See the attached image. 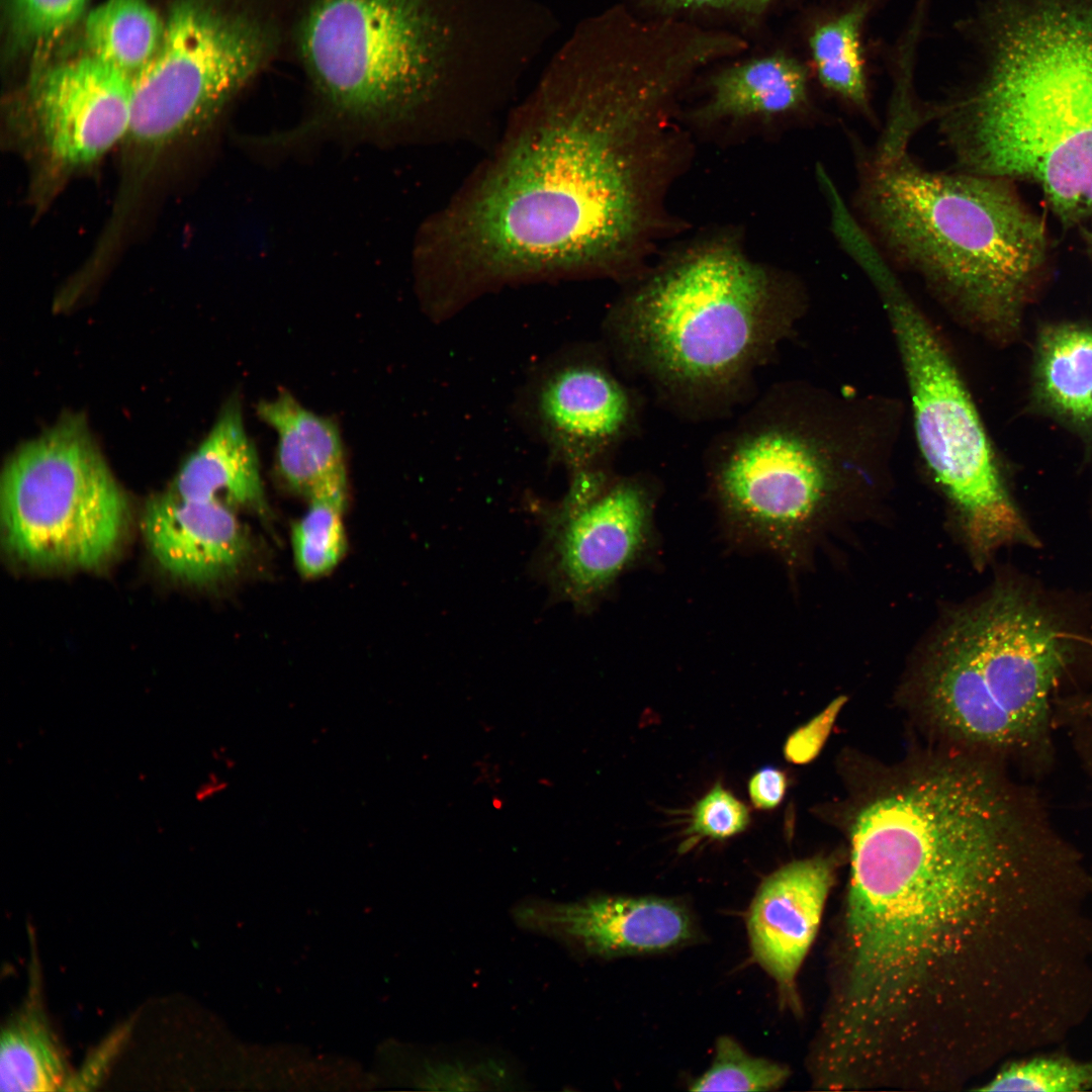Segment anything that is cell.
Wrapping results in <instances>:
<instances>
[{
  "label": "cell",
  "instance_id": "obj_1",
  "mask_svg": "<svg viewBox=\"0 0 1092 1092\" xmlns=\"http://www.w3.org/2000/svg\"><path fill=\"white\" fill-rule=\"evenodd\" d=\"M849 877L831 937L840 983L912 1014L974 1009L1072 930L1090 873L994 758L946 747L875 767L852 792Z\"/></svg>",
  "mask_w": 1092,
  "mask_h": 1092
},
{
  "label": "cell",
  "instance_id": "obj_2",
  "mask_svg": "<svg viewBox=\"0 0 1092 1092\" xmlns=\"http://www.w3.org/2000/svg\"><path fill=\"white\" fill-rule=\"evenodd\" d=\"M694 65L665 37L630 30L548 74L423 226L427 303L449 315L506 286L641 274L668 118Z\"/></svg>",
  "mask_w": 1092,
  "mask_h": 1092
},
{
  "label": "cell",
  "instance_id": "obj_3",
  "mask_svg": "<svg viewBox=\"0 0 1092 1092\" xmlns=\"http://www.w3.org/2000/svg\"><path fill=\"white\" fill-rule=\"evenodd\" d=\"M981 73L931 109L960 170L1037 186L1066 224L1092 218V0H983Z\"/></svg>",
  "mask_w": 1092,
  "mask_h": 1092
},
{
  "label": "cell",
  "instance_id": "obj_4",
  "mask_svg": "<svg viewBox=\"0 0 1092 1092\" xmlns=\"http://www.w3.org/2000/svg\"><path fill=\"white\" fill-rule=\"evenodd\" d=\"M627 282L605 316L603 345L622 376L695 423L730 418L752 401L758 373L803 307L794 281L724 240Z\"/></svg>",
  "mask_w": 1092,
  "mask_h": 1092
},
{
  "label": "cell",
  "instance_id": "obj_5",
  "mask_svg": "<svg viewBox=\"0 0 1092 1092\" xmlns=\"http://www.w3.org/2000/svg\"><path fill=\"white\" fill-rule=\"evenodd\" d=\"M908 146L880 139L860 160L858 220L885 256L919 274L954 309L1009 336L1045 271L1042 220L1012 181L925 169Z\"/></svg>",
  "mask_w": 1092,
  "mask_h": 1092
},
{
  "label": "cell",
  "instance_id": "obj_6",
  "mask_svg": "<svg viewBox=\"0 0 1092 1092\" xmlns=\"http://www.w3.org/2000/svg\"><path fill=\"white\" fill-rule=\"evenodd\" d=\"M1066 660L1061 633L1037 609L996 592L938 636L915 680V714L946 747L1044 758L1050 698Z\"/></svg>",
  "mask_w": 1092,
  "mask_h": 1092
},
{
  "label": "cell",
  "instance_id": "obj_7",
  "mask_svg": "<svg viewBox=\"0 0 1092 1092\" xmlns=\"http://www.w3.org/2000/svg\"><path fill=\"white\" fill-rule=\"evenodd\" d=\"M297 57L324 109L365 125L428 117L438 107L445 33L428 0H307L292 27Z\"/></svg>",
  "mask_w": 1092,
  "mask_h": 1092
},
{
  "label": "cell",
  "instance_id": "obj_8",
  "mask_svg": "<svg viewBox=\"0 0 1092 1092\" xmlns=\"http://www.w3.org/2000/svg\"><path fill=\"white\" fill-rule=\"evenodd\" d=\"M864 273L898 343L920 451L953 504L974 555L982 560L1005 544L1033 543L1002 482L976 406L932 326L886 260H871Z\"/></svg>",
  "mask_w": 1092,
  "mask_h": 1092
},
{
  "label": "cell",
  "instance_id": "obj_9",
  "mask_svg": "<svg viewBox=\"0 0 1092 1092\" xmlns=\"http://www.w3.org/2000/svg\"><path fill=\"white\" fill-rule=\"evenodd\" d=\"M286 13L285 0H178L131 77L127 138L158 149L208 126L278 57Z\"/></svg>",
  "mask_w": 1092,
  "mask_h": 1092
},
{
  "label": "cell",
  "instance_id": "obj_10",
  "mask_svg": "<svg viewBox=\"0 0 1092 1092\" xmlns=\"http://www.w3.org/2000/svg\"><path fill=\"white\" fill-rule=\"evenodd\" d=\"M789 387L755 396L704 452L709 493L729 534L794 561L830 490L829 468Z\"/></svg>",
  "mask_w": 1092,
  "mask_h": 1092
},
{
  "label": "cell",
  "instance_id": "obj_11",
  "mask_svg": "<svg viewBox=\"0 0 1092 1092\" xmlns=\"http://www.w3.org/2000/svg\"><path fill=\"white\" fill-rule=\"evenodd\" d=\"M126 518L124 493L80 420L21 446L3 470V539L23 563L96 567L115 550Z\"/></svg>",
  "mask_w": 1092,
  "mask_h": 1092
},
{
  "label": "cell",
  "instance_id": "obj_12",
  "mask_svg": "<svg viewBox=\"0 0 1092 1092\" xmlns=\"http://www.w3.org/2000/svg\"><path fill=\"white\" fill-rule=\"evenodd\" d=\"M657 485L612 467L571 473L563 499L544 509V568L557 595L590 609L639 562L653 539Z\"/></svg>",
  "mask_w": 1092,
  "mask_h": 1092
},
{
  "label": "cell",
  "instance_id": "obj_13",
  "mask_svg": "<svg viewBox=\"0 0 1092 1092\" xmlns=\"http://www.w3.org/2000/svg\"><path fill=\"white\" fill-rule=\"evenodd\" d=\"M644 395L628 385L604 345L562 350L523 388L519 412L552 460L570 473L611 466L643 422Z\"/></svg>",
  "mask_w": 1092,
  "mask_h": 1092
},
{
  "label": "cell",
  "instance_id": "obj_14",
  "mask_svg": "<svg viewBox=\"0 0 1092 1092\" xmlns=\"http://www.w3.org/2000/svg\"><path fill=\"white\" fill-rule=\"evenodd\" d=\"M131 96V76L89 54L67 61L31 87L29 130L50 165L89 166L127 136Z\"/></svg>",
  "mask_w": 1092,
  "mask_h": 1092
},
{
  "label": "cell",
  "instance_id": "obj_15",
  "mask_svg": "<svg viewBox=\"0 0 1092 1092\" xmlns=\"http://www.w3.org/2000/svg\"><path fill=\"white\" fill-rule=\"evenodd\" d=\"M527 930L602 959L654 954L699 938L692 910L677 899L597 896L576 902L528 901L513 911Z\"/></svg>",
  "mask_w": 1092,
  "mask_h": 1092
},
{
  "label": "cell",
  "instance_id": "obj_16",
  "mask_svg": "<svg viewBox=\"0 0 1092 1092\" xmlns=\"http://www.w3.org/2000/svg\"><path fill=\"white\" fill-rule=\"evenodd\" d=\"M831 856L792 861L762 881L746 913L750 954L775 982L780 1006L803 1011L797 977L835 881Z\"/></svg>",
  "mask_w": 1092,
  "mask_h": 1092
},
{
  "label": "cell",
  "instance_id": "obj_17",
  "mask_svg": "<svg viewBox=\"0 0 1092 1092\" xmlns=\"http://www.w3.org/2000/svg\"><path fill=\"white\" fill-rule=\"evenodd\" d=\"M143 532L157 562L193 583L214 581L246 558L250 542L229 505L181 497L173 491L146 505Z\"/></svg>",
  "mask_w": 1092,
  "mask_h": 1092
},
{
  "label": "cell",
  "instance_id": "obj_18",
  "mask_svg": "<svg viewBox=\"0 0 1092 1092\" xmlns=\"http://www.w3.org/2000/svg\"><path fill=\"white\" fill-rule=\"evenodd\" d=\"M170 490L189 499L265 509L259 457L246 432L238 397H232L223 406L206 438L182 465Z\"/></svg>",
  "mask_w": 1092,
  "mask_h": 1092
},
{
  "label": "cell",
  "instance_id": "obj_19",
  "mask_svg": "<svg viewBox=\"0 0 1092 1092\" xmlns=\"http://www.w3.org/2000/svg\"><path fill=\"white\" fill-rule=\"evenodd\" d=\"M277 435L276 464L287 485L309 497L323 485L347 476L337 425L300 404L286 390L257 406Z\"/></svg>",
  "mask_w": 1092,
  "mask_h": 1092
},
{
  "label": "cell",
  "instance_id": "obj_20",
  "mask_svg": "<svg viewBox=\"0 0 1092 1092\" xmlns=\"http://www.w3.org/2000/svg\"><path fill=\"white\" fill-rule=\"evenodd\" d=\"M711 86L710 99L697 113L704 121L770 118L806 104L808 73L797 59L775 53L722 70Z\"/></svg>",
  "mask_w": 1092,
  "mask_h": 1092
},
{
  "label": "cell",
  "instance_id": "obj_21",
  "mask_svg": "<svg viewBox=\"0 0 1092 1092\" xmlns=\"http://www.w3.org/2000/svg\"><path fill=\"white\" fill-rule=\"evenodd\" d=\"M1033 391L1045 412L1092 438V328L1057 324L1040 332Z\"/></svg>",
  "mask_w": 1092,
  "mask_h": 1092
},
{
  "label": "cell",
  "instance_id": "obj_22",
  "mask_svg": "<svg viewBox=\"0 0 1092 1092\" xmlns=\"http://www.w3.org/2000/svg\"><path fill=\"white\" fill-rule=\"evenodd\" d=\"M35 979L33 976L21 1007L2 1028L1 1091L63 1090L70 1078L64 1053L47 1019Z\"/></svg>",
  "mask_w": 1092,
  "mask_h": 1092
},
{
  "label": "cell",
  "instance_id": "obj_23",
  "mask_svg": "<svg viewBox=\"0 0 1092 1092\" xmlns=\"http://www.w3.org/2000/svg\"><path fill=\"white\" fill-rule=\"evenodd\" d=\"M164 27L146 0H106L88 15L85 40L89 55L132 77L156 53Z\"/></svg>",
  "mask_w": 1092,
  "mask_h": 1092
},
{
  "label": "cell",
  "instance_id": "obj_24",
  "mask_svg": "<svg viewBox=\"0 0 1092 1092\" xmlns=\"http://www.w3.org/2000/svg\"><path fill=\"white\" fill-rule=\"evenodd\" d=\"M867 2L855 3L816 26L809 43L821 84L858 111L872 115L861 47Z\"/></svg>",
  "mask_w": 1092,
  "mask_h": 1092
},
{
  "label": "cell",
  "instance_id": "obj_25",
  "mask_svg": "<svg viewBox=\"0 0 1092 1092\" xmlns=\"http://www.w3.org/2000/svg\"><path fill=\"white\" fill-rule=\"evenodd\" d=\"M346 495L347 476L330 481L308 497V510L292 530L294 559L302 575L321 576L342 558L346 549L342 522Z\"/></svg>",
  "mask_w": 1092,
  "mask_h": 1092
},
{
  "label": "cell",
  "instance_id": "obj_26",
  "mask_svg": "<svg viewBox=\"0 0 1092 1092\" xmlns=\"http://www.w3.org/2000/svg\"><path fill=\"white\" fill-rule=\"evenodd\" d=\"M977 1091L1084 1092L1092 1090V1059L1037 1054L1007 1061Z\"/></svg>",
  "mask_w": 1092,
  "mask_h": 1092
},
{
  "label": "cell",
  "instance_id": "obj_27",
  "mask_svg": "<svg viewBox=\"0 0 1092 1092\" xmlns=\"http://www.w3.org/2000/svg\"><path fill=\"white\" fill-rule=\"evenodd\" d=\"M790 1077L784 1064L750 1055L729 1035L715 1043L710 1067L691 1083V1091H772Z\"/></svg>",
  "mask_w": 1092,
  "mask_h": 1092
},
{
  "label": "cell",
  "instance_id": "obj_28",
  "mask_svg": "<svg viewBox=\"0 0 1092 1092\" xmlns=\"http://www.w3.org/2000/svg\"><path fill=\"white\" fill-rule=\"evenodd\" d=\"M748 824L746 806L717 784L693 808L688 834L725 839L744 831Z\"/></svg>",
  "mask_w": 1092,
  "mask_h": 1092
},
{
  "label": "cell",
  "instance_id": "obj_29",
  "mask_svg": "<svg viewBox=\"0 0 1092 1092\" xmlns=\"http://www.w3.org/2000/svg\"><path fill=\"white\" fill-rule=\"evenodd\" d=\"M86 0H12L17 29L31 38L55 35L73 24Z\"/></svg>",
  "mask_w": 1092,
  "mask_h": 1092
},
{
  "label": "cell",
  "instance_id": "obj_30",
  "mask_svg": "<svg viewBox=\"0 0 1092 1092\" xmlns=\"http://www.w3.org/2000/svg\"><path fill=\"white\" fill-rule=\"evenodd\" d=\"M846 698L839 696L807 724L797 729L786 741L785 756L797 764L813 760L824 746Z\"/></svg>",
  "mask_w": 1092,
  "mask_h": 1092
},
{
  "label": "cell",
  "instance_id": "obj_31",
  "mask_svg": "<svg viewBox=\"0 0 1092 1092\" xmlns=\"http://www.w3.org/2000/svg\"><path fill=\"white\" fill-rule=\"evenodd\" d=\"M124 1034V1028H119L108 1036L95 1053L90 1055L79 1073L76 1076H70L64 1089H89L97 1084L123 1041Z\"/></svg>",
  "mask_w": 1092,
  "mask_h": 1092
},
{
  "label": "cell",
  "instance_id": "obj_32",
  "mask_svg": "<svg viewBox=\"0 0 1092 1092\" xmlns=\"http://www.w3.org/2000/svg\"><path fill=\"white\" fill-rule=\"evenodd\" d=\"M786 790L785 772L772 766L760 768L748 783V793L752 804L762 810L776 808L784 799Z\"/></svg>",
  "mask_w": 1092,
  "mask_h": 1092
},
{
  "label": "cell",
  "instance_id": "obj_33",
  "mask_svg": "<svg viewBox=\"0 0 1092 1092\" xmlns=\"http://www.w3.org/2000/svg\"><path fill=\"white\" fill-rule=\"evenodd\" d=\"M644 6L661 13H674L687 9H730L735 0H638Z\"/></svg>",
  "mask_w": 1092,
  "mask_h": 1092
},
{
  "label": "cell",
  "instance_id": "obj_34",
  "mask_svg": "<svg viewBox=\"0 0 1092 1092\" xmlns=\"http://www.w3.org/2000/svg\"><path fill=\"white\" fill-rule=\"evenodd\" d=\"M772 0H735L734 9L747 16H758Z\"/></svg>",
  "mask_w": 1092,
  "mask_h": 1092
},
{
  "label": "cell",
  "instance_id": "obj_35",
  "mask_svg": "<svg viewBox=\"0 0 1092 1092\" xmlns=\"http://www.w3.org/2000/svg\"><path fill=\"white\" fill-rule=\"evenodd\" d=\"M1085 237H1086V242H1087L1089 251H1090V253L1092 255V230H1088L1085 233Z\"/></svg>",
  "mask_w": 1092,
  "mask_h": 1092
}]
</instances>
